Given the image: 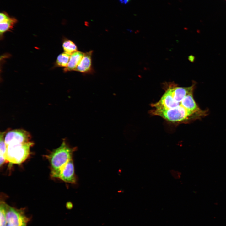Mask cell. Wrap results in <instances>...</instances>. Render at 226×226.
Masks as SVG:
<instances>
[{
	"label": "cell",
	"instance_id": "cell-7",
	"mask_svg": "<svg viewBox=\"0 0 226 226\" xmlns=\"http://www.w3.org/2000/svg\"><path fill=\"white\" fill-rule=\"evenodd\" d=\"M93 51L84 53V55L77 67L76 71L81 73H88L93 71L92 56Z\"/></svg>",
	"mask_w": 226,
	"mask_h": 226
},
{
	"label": "cell",
	"instance_id": "cell-6",
	"mask_svg": "<svg viewBox=\"0 0 226 226\" xmlns=\"http://www.w3.org/2000/svg\"><path fill=\"white\" fill-rule=\"evenodd\" d=\"M58 178L68 183L74 184L77 181L72 159L68 161L61 170Z\"/></svg>",
	"mask_w": 226,
	"mask_h": 226
},
{
	"label": "cell",
	"instance_id": "cell-17",
	"mask_svg": "<svg viewBox=\"0 0 226 226\" xmlns=\"http://www.w3.org/2000/svg\"><path fill=\"white\" fill-rule=\"evenodd\" d=\"M226 1V0H225Z\"/></svg>",
	"mask_w": 226,
	"mask_h": 226
},
{
	"label": "cell",
	"instance_id": "cell-8",
	"mask_svg": "<svg viewBox=\"0 0 226 226\" xmlns=\"http://www.w3.org/2000/svg\"><path fill=\"white\" fill-rule=\"evenodd\" d=\"M17 22V19L10 17L8 13L5 12H1L0 14V32L3 34L12 29L15 24Z\"/></svg>",
	"mask_w": 226,
	"mask_h": 226
},
{
	"label": "cell",
	"instance_id": "cell-4",
	"mask_svg": "<svg viewBox=\"0 0 226 226\" xmlns=\"http://www.w3.org/2000/svg\"><path fill=\"white\" fill-rule=\"evenodd\" d=\"M6 218L7 224L11 226H27L28 218L23 209L6 205Z\"/></svg>",
	"mask_w": 226,
	"mask_h": 226
},
{
	"label": "cell",
	"instance_id": "cell-15",
	"mask_svg": "<svg viewBox=\"0 0 226 226\" xmlns=\"http://www.w3.org/2000/svg\"><path fill=\"white\" fill-rule=\"evenodd\" d=\"M120 3L122 4L126 5L130 1V0H118Z\"/></svg>",
	"mask_w": 226,
	"mask_h": 226
},
{
	"label": "cell",
	"instance_id": "cell-1",
	"mask_svg": "<svg viewBox=\"0 0 226 226\" xmlns=\"http://www.w3.org/2000/svg\"><path fill=\"white\" fill-rule=\"evenodd\" d=\"M196 84L193 81L191 86L182 87L173 82L164 83L165 92L158 102L151 104L153 109L149 113L175 124L188 123L205 117L208 111L202 110L194 98Z\"/></svg>",
	"mask_w": 226,
	"mask_h": 226
},
{
	"label": "cell",
	"instance_id": "cell-5",
	"mask_svg": "<svg viewBox=\"0 0 226 226\" xmlns=\"http://www.w3.org/2000/svg\"><path fill=\"white\" fill-rule=\"evenodd\" d=\"M31 137L30 133L22 129H16L8 131L4 137L7 146L10 144L22 143L30 141Z\"/></svg>",
	"mask_w": 226,
	"mask_h": 226
},
{
	"label": "cell",
	"instance_id": "cell-3",
	"mask_svg": "<svg viewBox=\"0 0 226 226\" xmlns=\"http://www.w3.org/2000/svg\"><path fill=\"white\" fill-rule=\"evenodd\" d=\"M34 144L31 141L22 143L10 144L7 146L5 157L10 165L20 164L24 162L30 154V149Z\"/></svg>",
	"mask_w": 226,
	"mask_h": 226
},
{
	"label": "cell",
	"instance_id": "cell-10",
	"mask_svg": "<svg viewBox=\"0 0 226 226\" xmlns=\"http://www.w3.org/2000/svg\"><path fill=\"white\" fill-rule=\"evenodd\" d=\"M5 132L0 133V166L7 162L5 157L7 146L4 140Z\"/></svg>",
	"mask_w": 226,
	"mask_h": 226
},
{
	"label": "cell",
	"instance_id": "cell-13",
	"mask_svg": "<svg viewBox=\"0 0 226 226\" xmlns=\"http://www.w3.org/2000/svg\"><path fill=\"white\" fill-rule=\"evenodd\" d=\"M6 203L1 201L0 205V226H6L7 224L6 218Z\"/></svg>",
	"mask_w": 226,
	"mask_h": 226
},
{
	"label": "cell",
	"instance_id": "cell-11",
	"mask_svg": "<svg viewBox=\"0 0 226 226\" xmlns=\"http://www.w3.org/2000/svg\"><path fill=\"white\" fill-rule=\"evenodd\" d=\"M71 54H68L65 52L62 53L58 56L56 64L59 67H67Z\"/></svg>",
	"mask_w": 226,
	"mask_h": 226
},
{
	"label": "cell",
	"instance_id": "cell-2",
	"mask_svg": "<svg viewBox=\"0 0 226 226\" xmlns=\"http://www.w3.org/2000/svg\"><path fill=\"white\" fill-rule=\"evenodd\" d=\"M75 148H72L64 140L61 145L46 156L50 165L51 175L58 178L61 170L67 163L72 159Z\"/></svg>",
	"mask_w": 226,
	"mask_h": 226
},
{
	"label": "cell",
	"instance_id": "cell-12",
	"mask_svg": "<svg viewBox=\"0 0 226 226\" xmlns=\"http://www.w3.org/2000/svg\"><path fill=\"white\" fill-rule=\"evenodd\" d=\"M62 47L64 52L69 54H71L78 51V48L76 45L70 40H65L63 42Z\"/></svg>",
	"mask_w": 226,
	"mask_h": 226
},
{
	"label": "cell",
	"instance_id": "cell-16",
	"mask_svg": "<svg viewBox=\"0 0 226 226\" xmlns=\"http://www.w3.org/2000/svg\"><path fill=\"white\" fill-rule=\"evenodd\" d=\"M6 226H10V225H8V224H7L6 225Z\"/></svg>",
	"mask_w": 226,
	"mask_h": 226
},
{
	"label": "cell",
	"instance_id": "cell-9",
	"mask_svg": "<svg viewBox=\"0 0 226 226\" xmlns=\"http://www.w3.org/2000/svg\"><path fill=\"white\" fill-rule=\"evenodd\" d=\"M84 54L79 51H77L72 54L68 65L67 67L64 68V71L65 72L76 71Z\"/></svg>",
	"mask_w": 226,
	"mask_h": 226
},
{
	"label": "cell",
	"instance_id": "cell-14",
	"mask_svg": "<svg viewBox=\"0 0 226 226\" xmlns=\"http://www.w3.org/2000/svg\"><path fill=\"white\" fill-rule=\"evenodd\" d=\"M171 173L175 179H179L180 177V173L178 171H175L174 170L171 171Z\"/></svg>",
	"mask_w": 226,
	"mask_h": 226
}]
</instances>
